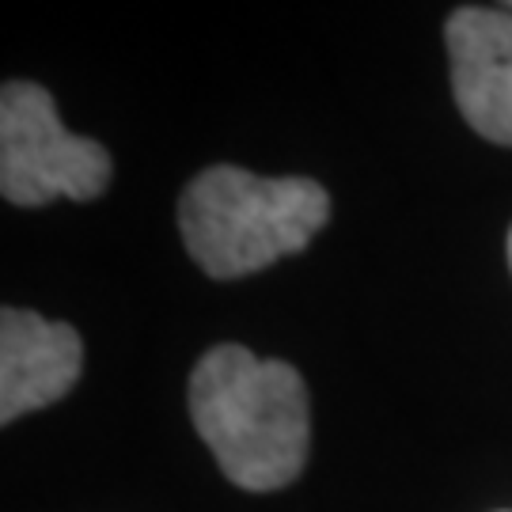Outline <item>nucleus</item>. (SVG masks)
Returning a JSON list of instances; mask_svg holds the SVG:
<instances>
[{"label": "nucleus", "instance_id": "f257e3e1", "mask_svg": "<svg viewBox=\"0 0 512 512\" xmlns=\"http://www.w3.org/2000/svg\"><path fill=\"white\" fill-rule=\"evenodd\" d=\"M190 421L224 478L243 490H281L308 463L311 414L300 372L243 346H213L194 365Z\"/></svg>", "mask_w": 512, "mask_h": 512}, {"label": "nucleus", "instance_id": "f03ea898", "mask_svg": "<svg viewBox=\"0 0 512 512\" xmlns=\"http://www.w3.org/2000/svg\"><path fill=\"white\" fill-rule=\"evenodd\" d=\"M327 217L330 198L315 179H262L236 164L202 171L179 198L186 251L220 281L258 274L304 251Z\"/></svg>", "mask_w": 512, "mask_h": 512}, {"label": "nucleus", "instance_id": "7ed1b4c3", "mask_svg": "<svg viewBox=\"0 0 512 512\" xmlns=\"http://www.w3.org/2000/svg\"><path fill=\"white\" fill-rule=\"evenodd\" d=\"M110 183V152L61 126L54 95L31 80H8L0 92V190L12 205L57 198L92 202Z\"/></svg>", "mask_w": 512, "mask_h": 512}, {"label": "nucleus", "instance_id": "20e7f679", "mask_svg": "<svg viewBox=\"0 0 512 512\" xmlns=\"http://www.w3.org/2000/svg\"><path fill=\"white\" fill-rule=\"evenodd\" d=\"M444 42L459 114L478 137L512 148V8H456Z\"/></svg>", "mask_w": 512, "mask_h": 512}, {"label": "nucleus", "instance_id": "39448f33", "mask_svg": "<svg viewBox=\"0 0 512 512\" xmlns=\"http://www.w3.org/2000/svg\"><path fill=\"white\" fill-rule=\"evenodd\" d=\"M84 346L69 323L23 308L0 311V421L65 399L80 380Z\"/></svg>", "mask_w": 512, "mask_h": 512}, {"label": "nucleus", "instance_id": "423d86ee", "mask_svg": "<svg viewBox=\"0 0 512 512\" xmlns=\"http://www.w3.org/2000/svg\"><path fill=\"white\" fill-rule=\"evenodd\" d=\"M509 266H512V232H509Z\"/></svg>", "mask_w": 512, "mask_h": 512}, {"label": "nucleus", "instance_id": "0eeeda50", "mask_svg": "<svg viewBox=\"0 0 512 512\" xmlns=\"http://www.w3.org/2000/svg\"><path fill=\"white\" fill-rule=\"evenodd\" d=\"M509 8H512V4H509Z\"/></svg>", "mask_w": 512, "mask_h": 512}]
</instances>
